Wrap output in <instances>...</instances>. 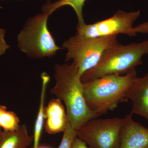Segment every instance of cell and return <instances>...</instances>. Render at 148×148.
I'll return each instance as SVG.
<instances>
[{"label":"cell","instance_id":"obj_1","mask_svg":"<svg viewBox=\"0 0 148 148\" xmlns=\"http://www.w3.org/2000/svg\"><path fill=\"white\" fill-rule=\"evenodd\" d=\"M54 76L55 84L51 89V93L64 102L69 122L74 130L98 117L86 105L81 77L73 62L56 65Z\"/></svg>","mask_w":148,"mask_h":148},{"label":"cell","instance_id":"obj_2","mask_svg":"<svg viewBox=\"0 0 148 148\" xmlns=\"http://www.w3.org/2000/svg\"><path fill=\"white\" fill-rule=\"evenodd\" d=\"M137 77L135 69L125 75H107L83 82L88 108L98 116L113 110L120 103L127 100V92Z\"/></svg>","mask_w":148,"mask_h":148},{"label":"cell","instance_id":"obj_3","mask_svg":"<svg viewBox=\"0 0 148 148\" xmlns=\"http://www.w3.org/2000/svg\"><path fill=\"white\" fill-rule=\"evenodd\" d=\"M148 54V40L123 45L119 43L104 52L96 66L81 77L86 82L110 75H123L132 72L143 64L142 58Z\"/></svg>","mask_w":148,"mask_h":148},{"label":"cell","instance_id":"obj_4","mask_svg":"<svg viewBox=\"0 0 148 148\" xmlns=\"http://www.w3.org/2000/svg\"><path fill=\"white\" fill-rule=\"evenodd\" d=\"M49 14L43 12L29 18L17 36L19 49L29 57L41 58L56 55L58 47L48 28Z\"/></svg>","mask_w":148,"mask_h":148},{"label":"cell","instance_id":"obj_5","mask_svg":"<svg viewBox=\"0 0 148 148\" xmlns=\"http://www.w3.org/2000/svg\"><path fill=\"white\" fill-rule=\"evenodd\" d=\"M119 43L117 36L84 38L75 35L66 40L62 46L67 50L65 61L73 60L82 77L97 65L107 49Z\"/></svg>","mask_w":148,"mask_h":148},{"label":"cell","instance_id":"obj_6","mask_svg":"<svg viewBox=\"0 0 148 148\" xmlns=\"http://www.w3.org/2000/svg\"><path fill=\"white\" fill-rule=\"evenodd\" d=\"M123 118L93 119L75 130L90 148H118Z\"/></svg>","mask_w":148,"mask_h":148},{"label":"cell","instance_id":"obj_7","mask_svg":"<svg viewBox=\"0 0 148 148\" xmlns=\"http://www.w3.org/2000/svg\"><path fill=\"white\" fill-rule=\"evenodd\" d=\"M140 11L126 12L118 10L110 18L91 24L77 26L78 36L84 38L117 36L124 34L130 37L136 36L133 26L140 17Z\"/></svg>","mask_w":148,"mask_h":148},{"label":"cell","instance_id":"obj_8","mask_svg":"<svg viewBox=\"0 0 148 148\" xmlns=\"http://www.w3.org/2000/svg\"><path fill=\"white\" fill-rule=\"evenodd\" d=\"M123 119L118 148H148V127L134 121L131 113Z\"/></svg>","mask_w":148,"mask_h":148},{"label":"cell","instance_id":"obj_9","mask_svg":"<svg viewBox=\"0 0 148 148\" xmlns=\"http://www.w3.org/2000/svg\"><path fill=\"white\" fill-rule=\"evenodd\" d=\"M126 98L132 102L130 113L140 116L148 121V72L144 76L135 79Z\"/></svg>","mask_w":148,"mask_h":148},{"label":"cell","instance_id":"obj_10","mask_svg":"<svg viewBox=\"0 0 148 148\" xmlns=\"http://www.w3.org/2000/svg\"><path fill=\"white\" fill-rule=\"evenodd\" d=\"M45 128L50 135L64 132L69 121L62 102L57 98L51 99L45 108Z\"/></svg>","mask_w":148,"mask_h":148},{"label":"cell","instance_id":"obj_11","mask_svg":"<svg viewBox=\"0 0 148 148\" xmlns=\"http://www.w3.org/2000/svg\"><path fill=\"white\" fill-rule=\"evenodd\" d=\"M33 141L27 125L22 124L14 131H3L0 148H29Z\"/></svg>","mask_w":148,"mask_h":148},{"label":"cell","instance_id":"obj_12","mask_svg":"<svg viewBox=\"0 0 148 148\" xmlns=\"http://www.w3.org/2000/svg\"><path fill=\"white\" fill-rule=\"evenodd\" d=\"M42 80L41 91L38 112L35 122L33 135V148H36L40 145V140L45 119V100L47 85L50 80V77L47 73L43 72L41 75Z\"/></svg>","mask_w":148,"mask_h":148},{"label":"cell","instance_id":"obj_13","mask_svg":"<svg viewBox=\"0 0 148 148\" xmlns=\"http://www.w3.org/2000/svg\"><path fill=\"white\" fill-rule=\"evenodd\" d=\"M87 0H58L53 3L48 1L42 7L43 12H47L50 15L58 9L69 6L73 8L75 12L78 19L77 26H82L85 24L83 14V8Z\"/></svg>","mask_w":148,"mask_h":148},{"label":"cell","instance_id":"obj_14","mask_svg":"<svg viewBox=\"0 0 148 148\" xmlns=\"http://www.w3.org/2000/svg\"><path fill=\"white\" fill-rule=\"evenodd\" d=\"M20 121L16 114L13 112L5 110L0 116V127L3 131H12L18 129Z\"/></svg>","mask_w":148,"mask_h":148},{"label":"cell","instance_id":"obj_15","mask_svg":"<svg viewBox=\"0 0 148 148\" xmlns=\"http://www.w3.org/2000/svg\"><path fill=\"white\" fill-rule=\"evenodd\" d=\"M63 133L62 140L58 148H71L72 142L77 136L75 130L71 126L69 121Z\"/></svg>","mask_w":148,"mask_h":148},{"label":"cell","instance_id":"obj_16","mask_svg":"<svg viewBox=\"0 0 148 148\" xmlns=\"http://www.w3.org/2000/svg\"><path fill=\"white\" fill-rule=\"evenodd\" d=\"M5 34V30L0 28V56L5 54L6 51L10 47L4 39Z\"/></svg>","mask_w":148,"mask_h":148},{"label":"cell","instance_id":"obj_17","mask_svg":"<svg viewBox=\"0 0 148 148\" xmlns=\"http://www.w3.org/2000/svg\"><path fill=\"white\" fill-rule=\"evenodd\" d=\"M134 31L136 34H148V21L143 22L134 27Z\"/></svg>","mask_w":148,"mask_h":148},{"label":"cell","instance_id":"obj_18","mask_svg":"<svg viewBox=\"0 0 148 148\" xmlns=\"http://www.w3.org/2000/svg\"><path fill=\"white\" fill-rule=\"evenodd\" d=\"M71 148H90L88 147L87 145L84 142L76 137L74 138Z\"/></svg>","mask_w":148,"mask_h":148},{"label":"cell","instance_id":"obj_19","mask_svg":"<svg viewBox=\"0 0 148 148\" xmlns=\"http://www.w3.org/2000/svg\"><path fill=\"white\" fill-rule=\"evenodd\" d=\"M6 110L7 108L5 106L0 105V116H1V115L2 114L3 112Z\"/></svg>","mask_w":148,"mask_h":148},{"label":"cell","instance_id":"obj_20","mask_svg":"<svg viewBox=\"0 0 148 148\" xmlns=\"http://www.w3.org/2000/svg\"><path fill=\"white\" fill-rule=\"evenodd\" d=\"M3 131L1 130V127H0V142L1 140L2 137Z\"/></svg>","mask_w":148,"mask_h":148},{"label":"cell","instance_id":"obj_21","mask_svg":"<svg viewBox=\"0 0 148 148\" xmlns=\"http://www.w3.org/2000/svg\"><path fill=\"white\" fill-rule=\"evenodd\" d=\"M36 148H52L50 147H47V146H40L39 145L38 146V147H37Z\"/></svg>","mask_w":148,"mask_h":148},{"label":"cell","instance_id":"obj_22","mask_svg":"<svg viewBox=\"0 0 148 148\" xmlns=\"http://www.w3.org/2000/svg\"><path fill=\"white\" fill-rule=\"evenodd\" d=\"M1 1H3V0H1Z\"/></svg>","mask_w":148,"mask_h":148}]
</instances>
